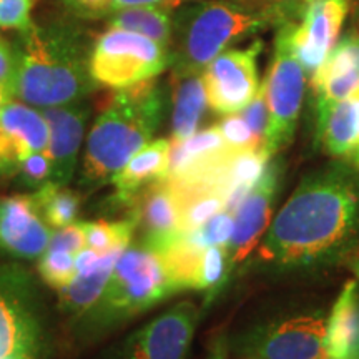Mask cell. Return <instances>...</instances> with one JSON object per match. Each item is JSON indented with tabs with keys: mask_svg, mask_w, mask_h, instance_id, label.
Listing matches in <instances>:
<instances>
[{
	"mask_svg": "<svg viewBox=\"0 0 359 359\" xmlns=\"http://www.w3.org/2000/svg\"><path fill=\"white\" fill-rule=\"evenodd\" d=\"M327 359H358L359 353V290L348 281L336 299L326 325Z\"/></svg>",
	"mask_w": 359,
	"mask_h": 359,
	"instance_id": "obj_21",
	"label": "cell"
},
{
	"mask_svg": "<svg viewBox=\"0 0 359 359\" xmlns=\"http://www.w3.org/2000/svg\"><path fill=\"white\" fill-rule=\"evenodd\" d=\"M165 95L156 80H143L118 88L90 130L83 158V183L98 187L111 182L115 173L150 142L160 127Z\"/></svg>",
	"mask_w": 359,
	"mask_h": 359,
	"instance_id": "obj_3",
	"label": "cell"
},
{
	"mask_svg": "<svg viewBox=\"0 0 359 359\" xmlns=\"http://www.w3.org/2000/svg\"><path fill=\"white\" fill-rule=\"evenodd\" d=\"M50 226L40 217L32 196L0 198V250L19 259L42 257L50 243Z\"/></svg>",
	"mask_w": 359,
	"mask_h": 359,
	"instance_id": "obj_14",
	"label": "cell"
},
{
	"mask_svg": "<svg viewBox=\"0 0 359 359\" xmlns=\"http://www.w3.org/2000/svg\"><path fill=\"white\" fill-rule=\"evenodd\" d=\"M17 75H19V58L15 47L0 35V87L11 97H15Z\"/></svg>",
	"mask_w": 359,
	"mask_h": 359,
	"instance_id": "obj_35",
	"label": "cell"
},
{
	"mask_svg": "<svg viewBox=\"0 0 359 359\" xmlns=\"http://www.w3.org/2000/svg\"><path fill=\"white\" fill-rule=\"evenodd\" d=\"M6 359H22V358H6Z\"/></svg>",
	"mask_w": 359,
	"mask_h": 359,
	"instance_id": "obj_43",
	"label": "cell"
},
{
	"mask_svg": "<svg viewBox=\"0 0 359 359\" xmlns=\"http://www.w3.org/2000/svg\"><path fill=\"white\" fill-rule=\"evenodd\" d=\"M343 161L302 180L258 246V259L276 268L333 263L359 238V182Z\"/></svg>",
	"mask_w": 359,
	"mask_h": 359,
	"instance_id": "obj_1",
	"label": "cell"
},
{
	"mask_svg": "<svg viewBox=\"0 0 359 359\" xmlns=\"http://www.w3.org/2000/svg\"><path fill=\"white\" fill-rule=\"evenodd\" d=\"M311 87L318 120L359 87V30H351L336 43L325 64L314 72Z\"/></svg>",
	"mask_w": 359,
	"mask_h": 359,
	"instance_id": "obj_16",
	"label": "cell"
},
{
	"mask_svg": "<svg viewBox=\"0 0 359 359\" xmlns=\"http://www.w3.org/2000/svg\"><path fill=\"white\" fill-rule=\"evenodd\" d=\"M175 290L160 255L145 243L128 246L116 259L114 271L100 302L88 313L95 325L127 320L151 308Z\"/></svg>",
	"mask_w": 359,
	"mask_h": 359,
	"instance_id": "obj_5",
	"label": "cell"
},
{
	"mask_svg": "<svg viewBox=\"0 0 359 359\" xmlns=\"http://www.w3.org/2000/svg\"><path fill=\"white\" fill-rule=\"evenodd\" d=\"M132 215L137 230H142L145 243L165 240V238L182 231V205L173 185L167 180L150 183L142 188L132 200Z\"/></svg>",
	"mask_w": 359,
	"mask_h": 359,
	"instance_id": "obj_18",
	"label": "cell"
},
{
	"mask_svg": "<svg viewBox=\"0 0 359 359\" xmlns=\"http://www.w3.org/2000/svg\"><path fill=\"white\" fill-rule=\"evenodd\" d=\"M37 0H0V29L24 30L32 24Z\"/></svg>",
	"mask_w": 359,
	"mask_h": 359,
	"instance_id": "obj_32",
	"label": "cell"
},
{
	"mask_svg": "<svg viewBox=\"0 0 359 359\" xmlns=\"http://www.w3.org/2000/svg\"><path fill=\"white\" fill-rule=\"evenodd\" d=\"M318 138L325 154L359 175V87L318 120Z\"/></svg>",
	"mask_w": 359,
	"mask_h": 359,
	"instance_id": "obj_19",
	"label": "cell"
},
{
	"mask_svg": "<svg viewBox=\"0 0 359 359\" xmlns=\"http://www.w3.org/2000/svg\"><path fill=\"white\" fill-rule=\"evenodd\" d=\"M348 13V0H313L302 19L288 25V43L308 75H314L333 52Z\"/></svg>",
	"mask_w": 359,
	"mask_h": 359,
	"instance_id": "obj_10",
	"label": "cell"
},
{
	"mask_svg": "<svg viewBox=\"0 0 359 359\" xmlns=\"http://www.w3.org/2000/svg\"><path fill=\"white\" fill-rule=\"evenodd\" d=\"M123 251H110V253L102 255L98 263L90 271L80 273L70 285L58 290V304L62 311L80 318L95 306L109 285L116 259Z\"/></svg>",
	"mask_w": 359,
	"mask_h": 359,
	"instance_id": "obj_22",
	"label": "cell"
},
{
	"mask_svg": "<svg viewBox=\"0 0 359 359\" xmlns=\"http://www.w3.org/2000/svg\"><path fill=\"white\" fill-rule=\"evenodd\" d=\"M210 359H224V354H223L222 349H217V351H215L212 356H210Z\"/></svg>",
	"mask_w": 359,
	"mask_h": 359,
	"instance_id": "obj_42",
	"label": "cell"
},
{
	"mask_svg": "<svg viewBox=\"0 0 359 359\" xmlns=\"http://www.w3.org/2000/svg\"><path fill=\"white\" fill-rule=\"evenodd\" d=\"M48 137L42 111L8 100L0 109V177L19 173L27 156L47 150Z\"/></svg>",
	"mask_w": 359,
	"mask_h": 359,
	"instance_id": "obj_12",
	"label": "cell"
},
{
	"mask_svg": "<svg viewBox=\"0 0 359 359\" xmlns=\"http://www.w3.org/2000/svg\"><path fill=\"white\" fill-rule=\"evenodd\" d=\"M259 40L246 48L224 50L205 67L203 85L206 102L217 114H238L253 100L259 90L258 57Z\"/></svg>",
	"mask_w": 359,
	"mask_h": 359,
	"instance_id": "obj_9",
	"label": "cell"
},
{
	"mask_svg": "<svg viewBox=\"0 0 359 359\" xmlns=\"http://www.w3.org/2000/svg\"><path fill=\"white\" fill-rule=\"evenodd\" d=\"M87 245V236H85V223H72L69 226L60 228L53 233L48 246L69 251L72 255H77Z\"/></svg>",
	"mask_w": 359,
	"mask_h": 359,
	"instance_id": "obj_37",
	"label": "cell"
},
{
	"mask_svg": "<svg viewBox=\"0 0 359 359\" xmlns=\"http://www.w3.org/2000/svg\"><path fill=\"white\" fill-rule=\"evenodd\" d=\"M217 127L219 130V133L223 135L224 142H226L233 150H255V148H263L264 150V147L257 140V137L251 132L248 123L245 122V118L241 116L240 111H238V114L226 115Z\"/></svg>",
	"mask_w": 359,
	"mask_h": 359,
	"instance_id": "obj_30",
	"label": "cell"
},
{
	"mask_svg": "<svg viewBox=\"0 0 359 359\" xmlns=\"http://www.w3.org/2000/svg\"><path fill=\"white\" fill-rule=\"evenodd\" d=\"M349 264H351V269H353L354 275H356V276H358V280H359V258H354L353 262L349 263Z\"/></svg>",
	"mask_w": 359,
	"mask_h": 359,
	"instance_id": "obj_41",
	"label": "cell"
},
{
	"mask_svg": "<svg viewBox=\"0 0 359 359\" xmlns=\"http://www.w3.org/2000/svg\"><path fill=\"white\" fill-rule=\"evenodd\" d=\"M168 65L170 50L163 43L111 27L95 40L90 55L95 83L116 90L155 79Z\"/></svg>",
	"mask_w": 359,
	"mask_h": 359,
	"instance_id": "obj_6",
	"label": "cell"
},
{
	"mask_svg": "<svg viewBox=\"0 0 359 359\" xmlns=\"http://www.w3.org/2000/svg\"><path fill=\"white\" fill-rule=\"evenodd\" d=\"M39 273L47 285H50L57 290L64 288V286L70 285L74 281V278L77 276L75 255H72L65 250L48 246L43 251L42 257H40Z\"/></svg>",
	"mask_w": 359,
	"mask_h": 359,
	"instance_id": "obj_28",
	"label": "cell"
},
{
	"mask_svg": "<svg viewBox=\"0 0 359 359\" xmlns=\"http://www.w3.org/2000/svg\"><path fill=\"white\" fill-rule=\"evenodd\" d=\"M8 100H11V95H8L6 90H4V87H0V109H2V107L6 105Z\"/></svg>",
	"mask_w": 359,
	"mask_h": 359,
	"instance_id": "obj_40",
	"label": "cell"
},
{
	"mask_svg": "<svg viewBox=\"0 0 359 359\" xmlns=\"http://www.w3.org/2000/svg\"><path fill=\"white\" fill-rule=\"evenodd\" d=\"M13 47L19 58L15 97L30 105H70L98 87L90 74L92 43L70 22H32L20 30Z\"/></svg>",
	"mask_w": 359,
	"mask_h": 359,
	"instance_id": "obj_2",
	"label": "cell"
},
{
	"mask_svg": "<svg viewBox=\"0 0 359 359\" xmlns=\"http://www.w3.org/2000/svg\"><path fill=\"white\" fill-rule=\"evenodd\" d=\"M183 0H114L111 4V11L118 12L123 8H132V7H160V8H170L177 7L182 4Z\"/></svg>",
	"mask_w": 359,
	"mask_h": 359,
	"instance_id": "obj_38",
	"label": "cell"
},
{
	"mask_svg": "<svg viewBox=\"0 0 359 359\" xmlns=\"http://www.w3.org/2000/svg\"><path fill=\"white\" fill-rule=\"evenodd\" d=\"M290 24L291 22L278 25L275 53L264 80L269 111L264 150L271 158L294 138L306 90V72L288 43Z\"/></svg>",
	"mask_w": 359,
	"mask_h": 359,
	"instance_id": "obj_8",
	"label": "cell"
},
{
	"mask_svg": "<svg viewBox=\"0 0 359 359\" xmlns=\"http://www.w3.org/2000/svg\"><path fill=\"white\" fill-rule=\"evenodd\" d=\"M135 230H137V224H135L132 217L122 219V222L100 219V222L85 223V236H87L88 248L98 255L127 250Z\"/></svg>",
	"mask_w": 359,
	"mask_h": 359,
	"instance_id": "obj_26",
	"label": "cell"
},
{
	"mask_svg": "<svg viewBox=\"0 0 359 359\" xmlns=\"http://www.w3.org/2000/svg\"><path fill=\"white\" fill-rule=\"evenodd\" d=\"M280 163L269 161L262 178L236 210L235 230L228 245V255L233 264L248 258V255L262 240L263 233L268 230L278 191H280Z\"/></svg>",
	"mask_w": 359,
	"mask_h": 359,
	"instance_id": "obj_13",
	"label": "cell"
},
{
	"mask_svg": "<svg viewBox=\"0 0 359 359\" xmlns=\"http://www.w3.org/2000/svg\"><path fill=\"white\" fill-rule=\"evenodd\" d=\"M111 29H122L128 32L145 35L170 47L173 34V15L170 11L160 7H132L111 13Z\"/></svg>",
	"mask_w": 359,
	"mask_h": 359,
	"instance_id": "obj_24",
	"label": "cell"
},
{
	"mask_svg": "<svg viewBox=\"0 0 359 359\" xmlns=\"http://www.w3.org/2000/svg\"><path fill=\"white\" fill-rule=\"evenodd\" d=\"M19 266H0V359H39L43 320L37 286Z\"/></svg>",
	"mask_w": 359,
	"mask_h": 359,
	"instance_id": "obj_7",
	"label": "cell"
},
{
	"mask_svg": "<svg viewBox=\"0 0 359 359\" xmlns=\"http://www.w3.org/2000/svg\"><path fill=\"white\" fill-rule=\"evenodd\" d=\"M275 25L255 4L233 0H200L173 15L170 64L175 75L200 74L228 45Z\"/></svg>",
	"mask_w": 359,
	"mask_h": 359,
	"instance_id": "obj_4",
	"label": "cell"
},
{
	"mask_svg": "<svg viewBox=\"0 0 359 359\" xmlns=\"http://www.w3.org/2000/svg\"><path fill=\"white\" fill-rule=\"evenodd\" d=\"M172 142H183L196 133L206 107V92L200 74L175 75Z\"/></svg>",
	"mask_w": 359,
	"mask_h": 359,
	"instance_id": "obj_23",
	"label": "cell"
},
{
	"mask_svg": "<svg viewBox=\"0 0 359 359\" xmlns=\"http://www.w3.org/2000/svg\"><path fill=\"white\" fill-rule=\"evenodd\" d=\"M30 196L40 217L53 230L69 226L77 218L80 198L77 193L69 190L65 185L47 182Z\"/></svg>",
	"mask_w": 359,
	"mask_h": 359,
	"instance_id": "obj_25",
	"label": "cell"
},
{
	"mask_svg": "<svg viewBox=\"0 0 359 359\" xmlns=\"http://www.w3.org/2000/svg\"><path fill=\"white\" fill-rule=\"evenodd\" d=\"M228 255L226 246H208L201 253L200 263L193 276L191 290L208 291L213 296L226 281L228 273Z\"/></svg>",
	"mask_w": 359,
	"mask_h": 359,
	"instance_id": "obj_27",
	"label": "cell"
},
{
	"mask_svg": "<svg viewBox=\"0 0 359 359\" xmlns=\"http://www.w3.org/2000/svg\"><path fill=\"white\" fill-rule=\"evenodd\" d=\"M70 15L83 20L105 19L114 13V0H58Z\"/></svg>",
	"mask_w": 359,
	"mask_h": 359,
	"instance_id": "obj_36",
	"label": "cell"
},
{
	"mask_svg": "<svg viewBox=\"0 0 359 359\" xmlns=\"http://www.w3.org/2000/svg\"><path fill=\"white\" fill-rule=\"evenodd\" d=\"M170 150H172V142L163 138L147 143L142 150H138L111 178L116 190V201L128 205V201L142 188L167 177Z\"/></svg>",
	"mask_w": 359,
	"mask_h": 359,
	"instance_id": "obj_20",
	"label": "cell"
},
{
	"mask_svg": "<svg viewBox=\"0 0 359 359\" xmlns=\"http://www.w3.org/2000/svg\"><path fill=\"white\" fill-rule=\"evenodd\" d=\"M100 257H102V255L95 253L93 250L83 248L77 255V257H75V269H77V275H80V273L90 271V269H92L98 263Z\"/></svg>",
	"mask_w": 359,
	"mask_h": 359,
	"instance_id": "obj_39",
	"label": "cell"
},
{
	"mask_svg": "<svg viewBox=\"0 0 359 359\" xmlns=\"http://www.w3.org/2000/svg\"><path fill=\"white\" fill-rule=\"evenodd\" d=\"M233 230H235V219L233 213L219 212L206 222L198 230L190 231L193 240L198 243L201 248L208 246H226L230 245Z\"/></svg>",
	"mask_w": 359,
	"mask_h": 359,
	"instance_id": "obj_29",
	"label": "cell"
},
{
	"mask_svg": "<svg viewBox=\"0 0 359 359\" xmlns=\"http://www.w3.org/2000/svg\"><path fill=\"white\" fill-rule=\"evenodd\" d=\"M309 2H313V0H253L255 6L263 8L273 17L275 25L286 24V22L296 24L302 19L304 8Z\"/></svg>",
	"mask_w": 359,
	"mask_h": 359,
	"instance_id": "obj_34",
	"label": "cell"
},
{
	"mask_svg": "<svg viewBox=\"0 0 359 359\" xmlns=\"http://www.w3.org/2000/svg\"><path fill=\"white\" fill-rule=\"evenodd\" d=\"M241 116L245 118V122L248 123L251 132H253L257 140L262 143L263 147H266V130H268V102H266V85L264 82L259 85V90L255 95L248 105L240 111ZM268 154V151H266Z\"/></svg>",
	"mask_w": 359,
	"mask_h": 359,
	"instance_id": "obj_31",
	"label": "cell"
},
{
	"mask_svg": "<svg viewBox=\"0 0 359 359\" xmlns=\"http://www.w3.org/2000/svg\"><path fill=\"white\" fill-rule=\"evenodd\" d=\"M19 172L25 185L40 188L47 182H52L53 165L50 156L47 155V151H37V154L29 155L20 163Z\"/></svg>",
	"mask_w": 359,
	"mask_h": 359,
	"instance_id": "obj_33",
	"label": "cell"
},
{
	"mask_svg": "<svg viewBox=\"0 0 359 359\" xmlns=\"http://www.w3.org/2000/svg\"><path fill=\"white\" fill-rule=\"evenodd\" d=\"M42 114L50 130L45 151L50 156L53 165L52 182L58 185H67L74 177L75 165H77L88 109L82 103L75 102L70 105L43 109Z\"/></svg>",
	"mask_w": 359,
	"mask_h": 359,
	"instance_id": "obj_17",
	"label": "cell"
},
{
	"mask_svg": "<svg viewBox=\"0 0 359 359\" xmlns=\"http://www.w3.org/2000/svg\"><path fill=\"white\" fill-rule=\"evenodd\" d=\"M196 321L198 308L195 304H177L130 338L123 359H185Z\"/></svg>",
	"mask_w": 359,
	"mask_h": 359,
	"instance_id": "obj_11",
	"label": "cell"
},
{
	"mask_svg": "<svg viewBox=\"0 0 359 359\" xmlns=\"http://www.w3.org/2000/svg\"><path fill=\"white\" fill-rule=\"evenodd\" d=\"M326 321L318 314H299L268 327L255 343L258 359H327Z\"/></svg>",
	"mask_w": 359,
	"mask_h": 359,
	"instance_id": "obj_15",
	"label": "cell"
},
{
	"mask_svg": "<svg viewBox=\"0 0 359 359\" xmlns=\"http://www.w3.org/2000/svg\"><path fill=\"white\" fill-rule=\"evenodd\" d=\"M358 359H359V353H358Z\"/></svg>",
	"mask_w": 359,
	"mask_h": 359,
	"instance_id": "obj_44",
	"label": "cell"
}]
</instances>
